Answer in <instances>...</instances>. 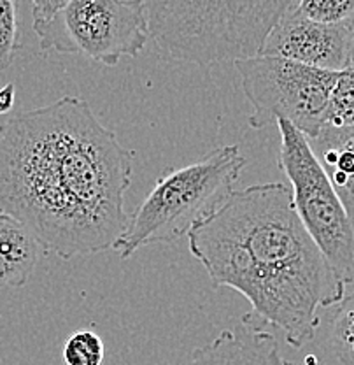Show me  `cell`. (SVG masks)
Wrapping results in <instances>:
<instances>
[{
  "mask_svg": "<svg viewBox=\"0 0 354 365\" xmlns=\"http://www.w3.org/2000/svg\"><path fill=\"white\" fill-rule=\"evenodd\" d=\"M351 67H354V25H351Z\"/></svg>",
  "mask_w": 354,
  "mask_h": 365,
  "instance_id": "obj_18",
  "label": "cell"
},
{
  "mask_svg": "<svg viewBox=\"0 0 354 365\" xmlns=\"http://www.w3.org/2000/svg\"><path fill=\"white\" fill-rule=\"evenodd\" d=\"M188 246L212 287L246 297L251 314L283 330L293 348L314 339L319 307L345 299V287L303 228L284 182L234 190L189 230Z\"/></svg>",
  "mask_w": 354,
  "mask_h": 365,
  "instance_id": "obj_2",
  "label": "cell"
},
{
  "mask_svg": "<svg viewBox=\"0 0 354 365\" xmlns=\"http://www.w3.org/2000/svg\"><path fill=\"white\" fill-rule=\"evenodd\" d=\"M277 165L288 178L296 215L337 279L354 283V225L332 182L319 165L309 139L286 120H277Z\"/></svg>",
  "mask_w": 354,
  "mask_h": 365,
  "instance_id": "obj_5",
  "label": "cell"
},
{
  "mask_svg": "<svg viewBox=\"0 0 354 365\" xmlns=\"http://www.w3.org/2000/svg\"><path fill=\"white\" fill-rule=\"evenodd\" d=\"M353 25H354V20H353Z\"/></svg>",
  "mask_w": 354,
  "mask_h": 365,
  "instance_id": "obj_20",
  "label": "cell"
},
{
  "mask_svg": "<svg viewBox=\"0 0 354 365\" xmlns=\"http://www.w3.org/2000/svg\"><path fill=\"white\" fill-rule=\"evenodd\" d=\"M309 143L354 225V127L325 125Z\"/></svg>",
  "mask_w": 354,
  "mask_h": 365,
  "instance_id": "obj_10",
  "label": "cell"
},
{
  "mask_svg": "<svg viewBox=\"0 0 354 365\" xmlns=\"http://www.w3.org/2000/svg\"><path fill=\"white\" fill-rule=\"evenodd\" d=\"M32 29L41 51L81 55L108 67L139 56L151 39L146 0H71Z\"/></svg>",
  "mask_w": 354,
  "mask_h": 365,
  "instance_id": "obj_6",
  "label": "cell"
},
{
  "mask_svg": "<svg viewBox=\"0 0 354 365\" xmlns=\"http://www.w3.org/2000/svg\"><path fill=\"white\" fill-rule=\"evenodd\" d=\"M295 0H146L150 36L172 58L195 66L260 55Z\"/></svg>",
  "mask_w": 354,
  "mask_h": 365,
  "instance_id": "obj_3",
  "label": "cell"
},
{
  "mask_svg": "<svg viewBox=\"0 0 354 365\" xmlns=\"http://www.w3.org/2000/svg\"><path fill=\"white\" fill-rule=\"evenodd\" d=\"M135 151L85 98H58L0 123V212L62 260L113 248L130 216Z\"/></svg>",
  "mask_w": 354,
  "mask_h": 365,
  "instance_id": "obj_1",
  "label": "cell"
},
{
  "mask_svg": "<svg viewBox=\"0 0 354 365\" xmlns=\"http://www.w3.org/2000/svg\"><path fill=\"white\" fill-rule=\"evenodd\" d=\"M326 125L354 127V67L338 72Z\"/></svg>",
  "mask_w": 354,
  "mask_h": 365,
  "instance_id": "obj_13",
  "label": "cell"
},
{
  "mask_svg": "<svg viewBox=\"0 0 354 365\" xmlns=\"http://www.w3.org/2000/svg\"><path fill=\"white\" fill-rule=\"evenodd\" d=\"M14 98H16V86L13 83H7L0 88V114L11 113L14 108Z\"/></svg>",
  "mask_w": 354,
  "mask_h": 365,
  "instance_id": "obj_17",
  "label": "cell"
},
{
  "mask_svg": "<svg viewBox=\"0 0 354 365\" xmlns=\"http://www.w3.org/2000/svg\"><path fill=\"white\" fill-rule=\"evenodd\" d=\"M234 66L253 108L247 118L251 128L261 130L286 120L311 140L326 125L338 72L265 55L237 60Z\"/></svg>",
  "mask_w": 354,
  "mask_h": 365,
  "instance_id": "obj_7",
  "label": "cell"
},
{
  "mask_svg": "<svg viewBox=\"0 0 354 365\" xmlns=\"http://www.w3.org/2000/svg\"><path fill=\"white\" fill-rule=\"evenodd\" d=\"M333 318L332 346L344 365H354V306L353 297H345Z\"/></svg>",
  "mask_w": 354,
  "mask_h": 365,
  "instance_id": "obj_14",
  "label": "cell"
},
{
  "mask_svg": "<svg viewBox=\"0 0 354 365\" xmlns=\"http://www.w3.org/2000/svg\"><path fill=\"white\" fill-rule=\"evenodd\" d=\"M296 9L303 16L321 23L354 20V0H298Z\"/></svg>",
  "mask_w": 354,
  "mask_h": 365,
  "instance_id": "obj_16",
  "label": "cell"
},
{
  "mask_svg": "<svg viewBox=\"0 0 354 365\" xmlns=\"http://www.w3.org/2000/svg\"><path fill=\"white\" fill-rule=\"evenodd\" d=\"M20 44L18 13L14 0H0V71H7L14 62Z\"/></svg>",
  "mask_w": 354,
  "mask_h": 365,
  "instance_id": "obj_15",
  "label": "cell"
},
{
  "mask_svg": "<svg viewBox=\"0 0 354 365\" xmlns=\"http://www.w3.org/2000/svg\"><path fill=\"white\" fill-rule=\"evenodd\" d=\"M44 253L32 232L0 212V288H21Z\"/></svg>",
  "mask_w": 354,
  "mask_h": 365,
  "instance_id": "obj_11",
  "label": "cell"
},
{
  "mask_svg": "<svg viewBox=\"0 0 354 365\" xmlns=\"http://www.w3.org/2000/svg\"><path fill=\"white\" fill-rule=\"evenodd\" d=\"M0 319H2V313H0Z\"/></svg>",
  "mask_w": 354,
  "mask_h": 365,
  "instance_id": "obj_19",
  "label": "cell"
},
{
  "mask_svg": "<svg viewBox=\"0 0 354 365\" xmlns=\"http://www.w3.org/2000/svg\"><path fill=\"white\" fill-rule=\"evenodd\" d=\"M62 359L66 365H102L105 344L93 330H78L67 337Z\"/></svg>",
  "mask_w": 354,
  "mask_h": 365,
  "instance_id": "obj_12",
  "label": "cell"
},
{
  "mask_svg": "<svg viewBox=\"0 0 354 365\" xmlns=\"http://www.w3.org/2000/svg\"><path fill=\"white\" fill-rule=\"evenodd\" d=\"M247 158L237 144L214 148L184 167H169L130 216L113 250L127 260L151 245H174L224 204L241 178Z\"/></svg>",
  "mask_w": 354,
  "mask_h": 365,
  "instance_id": "obj_4",
  "label": "cell"
},
{
  "mask_svg": "<svg viewBox=\"0 0 354 365\" xmlns=\"http://www.w3.org/2000/svg\"><path fill=\"white\" fill-rule=\"evenodd\" d=\"M184 365H300L281 355L279 342L251 313L192 353Z\"/></svg>",
  "mask_w": 354,
  "mask_h": 365,
  "instance_id": "obj_9",
  "label": "cell"
},
{
  "mask_svg": "<svg viewBox=\"0 0 354 365\" xmlns=\"http://www.w3.org/2000/svg\"><path fill=\"white\" fill-rule=\"evenodd\" d=\"M351 21L321 23L303 16L296 4L266 37L260 55L279 56L323 71L351 67Z\"/></svg>",
  "mask_w": 354,
  "mask_h": 365,
  "instance_id": "obj_8",
  "label": "cell"
}]
</instances>
